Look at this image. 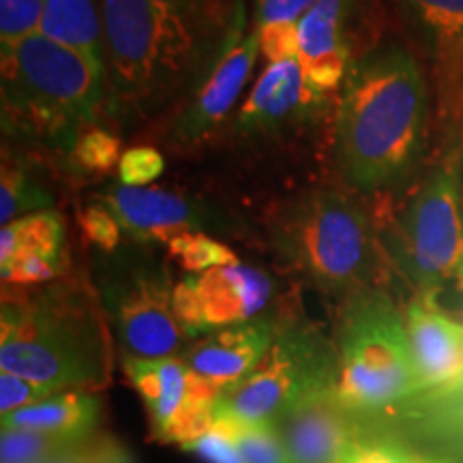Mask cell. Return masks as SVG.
<instances>
[{"label":"cell","mask_w":463,"mask_h":463,"mask_svg":"<svg viewBox=\"0 0 463 463\" xmlns=\"http://www.w3.org/2000/svg\"><path fill=\"white\" fill-rule=\"evenodd\" d=\"M99 202L112 211L123 232L140 242L172 241L213 222V215L200 202L165 189L114 184Z\"/></svg>","instance_id":"obj_17"},{"label":"cell","mask_w":463,"mask_h":463,"mask_svg":"<svg viewBox=\"0 0 463 463\" xmlns=\"http://www.w3.org/2000/svg\"><path fill=\"white\" fill-rule=\"evenodd\" d=\"M283 258L314 286L352 298L375 286L380 247L372 222L354 200L314 191L289 204L275 228Z\"/></svg>","instance_id":"obj_6"},{"label":"cell","mask_w":463,"mask_h":463,"mask_svg":"<svg viewBox=\"0 0 463 463\" xmlns=\"http://www.w3.org/2000/svg\"><path fill=\"white\" fill-rule=\"evenodd\" d=\"M184 450H191V453L200 455L202 459L208 463H245L239 450H236L234 444L230 439H225L222 433L208 431L204 436L194 439V442L187 444Z\"/></svg>","instance_id":"obj_36"},{"label":"cell","mask_w":463,"mask_h":463,"mask_svg":"<svg viewBox=\"0 0 463 463\" xmlns=\"http://www.w3.org/2000/svg\"><path fill=\"white\" fill-rule=\"evenodd\" d=\"M339 463H442L431 457H425L403 444L391 442L386 438L367 436V433L352 430Z\"/></svg>","instance_id":"obj_27"},{"label":"cell","mask_w":463,"mask_h":463,"mask_svg":"<svg viewBox=\"0 0 463 463\" xmlns=\"http://www.w3.org/2000/svg\"><path fill=\"white\" fill-rule=\"evenodd\" d=\"M457 281H459V283H461V288H463V270H461L459 275H457Z\"/></svg>","instance_id":"obj_38"},{"label":"cell","mask_w":463,"mask_h":463,"mask_svg":"<svg viewBox=\"0 0 463 463\" xmlns=\"http://www.w3.org/2000/svg\"><path fill=\"white\" fill-rule=\"evenodd\" d=\"M403 317L422 391L455 384L463 375V324L425 294H414Z\"/></svg>","instance_id":"obj_18"},{"label":"cell","mask_w":463,"mask_h":463,"mask_svg":"<svg viewBox=\"0 0 463 463\" xmlns=\"http://www.w3.org/2000/svg\"><path fill=\"white\" fill-rule=\"evenodd\" d=\"M48 0H0V43L15 45L42 31Z\"/></svg>","instance_id":"obj_28"},{"label":"cell","mask_w":463,"mask_h":463,"mask_svg":"<svg viewBox=\"0 0 463 463\" xmlns=\"http://www.w3.org/2000/svg\"><path fill=\"white\" fill-rule=\"evenodd\" d=\"M0 67L5 131L73 150L106 99V69L42 33L3 48Z\"/></svg>","instance_id":"obj_4"},{"label":"cell","mask_w":463,"mask_h":463,"mask_svg":"<svg viewBox=\"0 0 463 463\" xmlns=\"http://www.w3.org/2000/svg\"><path fill=\"white\" fill-rule=\"evenodd\" d=\"M361 0H317L298 22V62L316 97L344 84L350 71V26Z\"/></svg>","instance_id":"obj_15"},{"label":"cell","mask_w":463,"mask_h":463,"mask_svg":"<svg viewBox=\"0 0 463 463\" xmlns=\"http://www.w3.org/2000/svg\"><path fill=\"white\" fill-rule=\"evenodd\" d=\"M73 159L86 172H109L120 164V140L106 129H89L73 146Z\"/></svg>","instance_id":"obj_29"},{"label":"cell","mask_w":463,"mask_h":463,"mask_svg":"<svg viewBox=\"0 0 463 463\" xmlns=\"http://www.w3.org/2000/svg\"><path fill=\"white\" fill-rule=\"evenodd\" d=\"M112 326L97 286L82 277L5 288L0 372L61 392H97L112 380Z\"/></svg>","instance_id":"obj_3"},{"label":"cell","mask_w":463,"mask_h":463,"mask_svg":"<svg viewBox=\"0 0 463 463\" xmlns=\"http://www.w3.org/2000/svg\"><path fill=\"white\" fill-rule=\"evenodd\" d=\"M317 0H256L258 26L298 24L314 9Z\"/></svg>","instance_id":"obj_35"},{"label":"cell","mask_w":463,"mask_h":463,"mask_svg":"<svg viewBox=\"0 0 463 463\" xmlns=\"http://www.w3.org/2000/svg\"><path fill=\"white\" fill-rule=\"evenodd\" d=\"M80 442L84 439L54 436V433L3 430L0 463H48Z\"/></svg>","instance_id":"obj_24"},{"label":"cell","mask_w":463,"mask_h":463,"mask_svg":"<svg viewBox=\"0 0 463 463\" xmlns=\"http://www.w3.org/2000/svg\"><path fill=\"white\" fill-rule=\"evenodd\" d=\"M350 416L331 391L289 410L273 425L279 431L289 463H339L341 450L352 433Z\"/></svg>","instance_id":"obj_19"},{"label":"cell","mask_w":463,"mask_h":463,"mask_svg":"<svg viewBox=\"0 0 463 463\" xmlns=\"http://www.w3.org/2000/svg\"><path fill=\"white\" fill-rule=\"evenodd\" d=\"M48 204V194L24 170L9 164L3 165V181H0V222L3 225L33 215V213H42V208Z\"/></svg>","instance_id":"obj_26"},{"label":"cell","mask_w":463,"mask_h":463,"mask_svg":"<svg viewBox=\"0 0 463 463\" xmlns=\"http://www.w3.org/2000/svg\"><path fill=\"white\" fill-rule=\"evenodd\" d=\"M170 256L176 260L183 270L191 275H200L204 270L217 269V266H228L239 262L236 253L223 242H219L202 232H184V234L174 236L167 241Z\"/></svg>","instance_id":"obj_25"},{"label":"cell","mask_w":463,"mask_h":463,"mask_svg":"<svg viewBox=\"0 0 463 463\" xmlns=\"http://www.w3.org/2000/svg\"><path fill=\"white\" fill-rule=\"evenodd\" d=\"M430 61L438 112L449 133L463 129V0H399Z\"/></svg>","instance_id":"obj_12"},{"label":"cell","mask_w":463,"mask_h":463,"mask_svg":"<svg viewBox=\"0 0 463 463\" xmlns=\"http://www.w3.org/2000/svg\"><path fill=\"white\" fill-rule=\"evenodd\" d=\"M101 403L95 392H61L45 402L3 416V430L54 433L73 439L95 436Z\"/></svg>","instance_id":"obj_21"},{"label":"cell","mask_w":463,"mask_h":463,"mask_svg":"<svg viewBox=\"0 0 463 463\" xmlns=\"http://www.w3.org/2000/svg\"><path fill=\"white\" fill-rule=\"evenodd\" d=\"M463 181L459 148L439 164L408 202L386 249L416 294L436 297L463 262Z\"/></svg>","instance_id":"obj_7"},{"label":"cell","mask_w":463,"mask_h":463,"mask_svg":"<svg viewBox=\"0 0 463 463\" xmlns=\"http://www.w3.org/2000/svg\"><path fill=\"white\" fill-rule=\"evenodd\" d=\"M461 270H463V262H461V266H459V273H461ZM459 273H457V275H459Z\"/></svg>","instance_id":"obj_39"},{"label":"cell","mask_w":463,"mask_h":463,"mask_svg":"<svg viewBox=\"0 0 463 463\" xmlns=\"http://www.w3.org/2000/svg\"><path fill=\"white\" fill-rule=\"evenodd\" d=\"M108 109L148 118L202 84L245 15L242 0H99Z\"/></svg>","instance_id":"obj_1"},{"label":"cell","mask_w":463,"mask_h":463,"mask_svg":"<svg viewBox=\"0 0 463 463\" xmlns=\"http://www.w3.org/2000/svg\"><path fill=\"white\" fill-rule=\"evenodd\" d=\"M247 14L241 15L222 56L195 90L194 99L187 103L174 136L181 142H195L208 131H213L222 120L228 118L232 108L245 90L249 75L260 54L258 28L245 33Z\"/></svg>","instance_id":"obj_13"},{"label":"cell","mask_w":463,"mask_h":463,"mask_svg":"<svg viewBox=\"0 0 463 463\" xmlns=\"http://www.w3.org/2000/svg\"><path fill=\"white\" fill-rule=\"evenodd\" d=\"M213 431L222 433L239 450L245 463H289L286 447L273 422H253L241 419L228 405L217 403Z\"/></svg>","instance_id":"obj_23"},{"label":"cell","mask_w":463,"mask_h":463,"mask_svg":"<svg viewBox=\"0 0 463 463\" xmlns=\"http://www.w3.org/2000/svg\"><path fill=\"white\" fill-rule=\"evenodd\" d=\"M260 34V54L270 65L298 58V24H264L256 26Z\"/></svg>","instance_id":"obj_34"},{"label":"cell","mask_w":463,"mask_h":463,"mask_svg":"<svg viewBox=\"0 0 463 463\" xmlns=\"http://www.w3.org/2000/svg\"><path fill=\"white\" fill-rule=\"evenodd\" d=\"M39 33L103 67L106 42L99 0H48Z\"/></svg>","instance_id":"obj_22"},{"label":"cell","mask_w":463,"mask_h":463,"mask_svg":"<svg viewBox=\"0 0 463 463\" xmlns=\"http://www.w3.org/2000/svg\"><path fill=\"white\" fill-rule=\"evenodd\" d=\"M69 256L62 219L33 213L0 230V277L9 288L45 286L67 277Z\"/></svg>","instance_id":"obj_14"},{"label":"cell","mask_w":463,"mask_h":463,"mask_svg":"<svg viewBox=\"0 0 463 463\" xmlns=\"http://www.w3.org/2000/svg\"><path fill=\"white\" fill-rule=\"evenodd\" d=\"M165 170L164 155L153 146H136L125 150L118 164L120 183L129 187H148Z\"/></svg>","instance_id":"obj_31"},{"label":"cell","mask_w":463,"mask_h":463,"mask_svg":"<svg viewBox=\"0 0 463 463\" xmlns=\"http://www.w3.org/2000/svg\"><path fill=\"white\" fill-rule=\"evenodd\" d=\"M277 328L279 322L273 317H256L198 337L181 358L191 372L225 397L258 367L273 344Z\"/></svg>","instance_id":"obj_16"},{"label":"cell","mask_w":463,"mask_h":463,"mask_svg":"<svg viewBox=\"0 0 463 463\" xmlns=\"http://www.w3.org/2000/svg\"><path fill=\"white\" fill-rule=\"evenodd\" d=\"M337 350L305 322H279L262 361L223 397L234 414L253 422H275L309 399L335 391Z\"/></svg>","instance_id":"obj_9"},{"label":"cell","mask_w":463,"mask_h":463,"mask_svg":"<svg viewBox=\"0 0 463 463\" xmlns=\"http://www.w3.org/2000/svg\"><path fill=\"white\" fill-rule=\"evenodd\" d=\"M123 369L146 405L150 438L184 449L211 431L222 392L194 373L183 358L123 354Z\"/></svg>","instance_id":"obj_10"},{"label":"cell","mask_w":463,"mask_h":463,"mask_svg":"<svg viewBox=\"0 0 463 463\" xmlns=\"http://www.w3.org/2000/svg\"><path fill=\"white\" fill-rule=\"evenodd\" d=\"M270 277L242 262L189 275L174 286V314L187 337L236 326L262 317L273 298Z\"/></svg>","instance_id":"obj_11"},{"label":"cell","mask_w":463,"mask_h":463,"mask_svg":"<svg viewBox=\"0 0 463 463\" xmlns=\"http://www.w3.org/2000/svg\"><path fill=\"white\" fill-rule=\"evenodd\" d=\"M48 463H131L129 453L108 436H90Z\"/></svg>","instance_id":"obj_33"},{"label":"cell","mask_w":463,"mask_h":463,"mask_svg":"<svg viewBox=\"0 0 463 463\" xmlns=\"http://www.w3.org/2000/svg\"><path fill=\"white\" fill-rule=\"evenodd\" d=\"M335 350V397L345 412H382L422 392L405 317L382 288L345 300Z\"/></svg>","instance_id":"obj_5"},{"label":"cell","mask_w":463,"mask_h":463,"mask_svg":"<svg viewBox=\"0 0 463 463\" xmlns=\"http://www.w3.org/2000/svg\"><path fill=\"white\" fill-rule=\"evenodd\" d=\"M457 148H459V157H461V181H463V129L459 133V140H457Z\"/></svg>","instance_id":"obj_37"},{"label":"cell","mask_w":463,"mask_h":463,"mask_svg":"<svg viewBox=\"0 0 463 463\" xmlns=\"http://www.w3.org/2000/svg\"><path fill=\"white\" fill-rule=\"evenodd\" d=\"M430 129V84L412 52L397 43L352 62L337 108V159L345 181L380 191L419 164Z\"/></svg>","instance_id":"obj_2"},{"label":"cell","mask_w":463,"mask_h":463,"mask_svg":"<svg viewBox=\"0 0 463 463\" xmlns=\"http://www.w3.org/2000/svg\"><path fill=\"white\" fill-rule=\"evenodd\" d=\"M78 222L86 239H89L95 247H99L103 253H112L120 247L123 228H120L118 219L112 215V211H109L108 206H103L101 202L80 211Z\"/></svg>","instance_id":"obj_32"},{"label":"cell","mask_w":463,"mask_h":463,"mask_svg":"<svg viewBox=\"0 0 463 463\" xmlns=\"http://www.w3.org/2000/svg\"><path fill=\"white\" fill-rule=\"evenodd\" d=\"M61 395V391L52 389L42 382H34L11 372H0V414H11L17 410L31 408L45 399Z\"/></svg>","instance_id":"obj_30"},{"label":"cell","mask_w":463,"mask_h":463,"mask_svg":"<svg viewBox=\"0 0 463 463\" xmlns=\"http://www.w3.org/2000/svg\"><path fill=\"white\" fill-rule=\"evenodd\" d=\"M320 101L307 89L303 67L297 61L269 65L253 84L251 92L236 116V129L266 131L288 123L305 108Z\"/></svg>","instance_id":"obj_20"},{"label":"cell","mask_w":463,"mask_h":463,"mask_svg":"<svg viewBox=\"0 0 463 463\" xmlns=\"http://www.w3.org/2000/svg\"><path fill=\"white\" fill-rule=\"evenodd\" d=\"M97 292L125 356H176L187 339L174 314L170 275L153 256L116 249L97 269Z\"/></svg>","instance_id":"obj_8"}]
</instances>
